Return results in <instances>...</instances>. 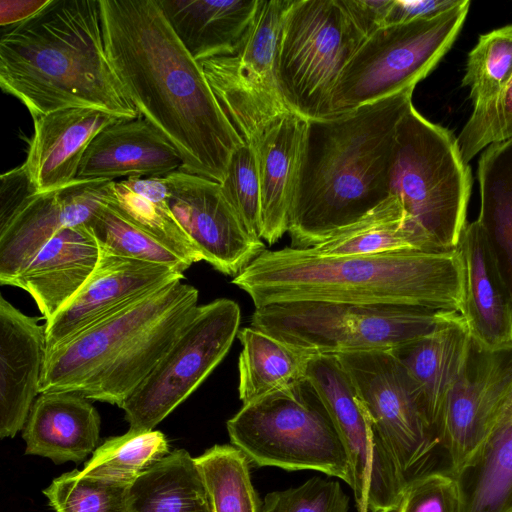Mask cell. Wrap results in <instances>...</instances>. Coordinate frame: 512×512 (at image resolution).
Wrapping results in <instances>:
<instances>
[{"label": "cell", "instance_id": "obj_6", "mask_svg": "<svg viewBox=\"0 0 512 512\" xmlns=\"http://www.w3.org/2000/svg\"><path fill=\"white\" fill-rule=\"evenodd\" d=\"M226 427L231 445L257 467L315 470L353 486L342 439L307 379L244 404Z\"/></svg>", "mask_w": 512, "mask_h": 512}, {"label": "cell", "instance_id": "obj_12", "mask_svg": "<svg viewBox=\"0 0 512 512\" xmlns=\"http://www.w3.org/2000/svg\"><path fill=\"white\" fill-rule=\"evenodd\" d=\"M291 2L258 0L236 53L199 62L229 122L254 149L273 124L292 113L275 73L280 31Z\"/></svg>", "mask_w": 512, "mask_h": 512}, {"label": "cell", "instance_id": "obj_15", "mask_svg": "<svg viewBox=\"0 0 512 512\" xmlns=\"http://www.w3.org/2000/svg\"><path fill=\"white\" fill-rule=\"evenodd\" d=\"M512 392V343L485 347L471 337L462 369L443 407L440 436L452 475L494 431Z\"/></svg>", "mask_w": 512, "mask_h": 512}, {"label": "cell", "instance_id": "obj_13", "mask_svg": "<svg viewBox=\"0 0 512 512\" xmlns=\"http://www.w3.org/2000/svg\"><path fill=\"white\" fill-rule=\"evenodd\" d=\"M239 305L227 298L197 307L152 372L120 408L131 430H154L211 374L239 331Z\"/></svg>", "mask_w": 512, "mask_h": 512}, {"label": "cell", "instance_id": "obj_34", "mask_svg": "<svg viewBox=\"0 0 512 512\" xmlns=\"http://www.w3.org/2000/svg\"><path fill=\"white\" fill-rule=\"evenodd\" d=\"M211 512H262L246 456L233 445H214L194 457Z\"/></svg>", "mask_w": 512, "mask_h": 512}, {"label": "cell", "instance_id": "obj_19", "mask_svg": "<svg viewBox=\"0 0 512 512\" xmlns=\"http://www.w3.org/2000/svg\"><path fill=\"white\" fill-rule=\"evenodd\" d=\"M47 355L45 324L0 296V438L23 430Z\"/></svg>", "mask_w": 512, "mask_h": 512}, {"label": "cell", "instance_id": "obj_33", "mask_svg": "<svg viewBox=\"0 0 512 512\" xmlns=\"http://www.w3.org/2000/svg\"><path fill=\"white\" fill-rule=\"evenodd\" d=\"M109 202L133 224L174 249L191 264L203 261L169 206L165 176L114 181Z\"/></svg>", "mask_w": 512, "mask_h": 512}, {"label": "cell", "instance_id": "obj_21", "mask_svg": "<svg viewBox=\"0 0 512 512\" xmlns=\"http://www.w3.org/2000/svg\"><path fill=\"white\" fill-rule=\"evenodd\" d=\"M119 120L122 119L86 107L61 109L33 119L34 133L23 164L36 194L74 181L90 142Z\"/></svg>", "mask_w": 512, "mask_h": 512}, {"label": "cell", "instance_id": "obj_11", "mask_svg": "<svg viewBox=\"0 0 512 512\" xmlns=\"http://www.w3.org/2000/svg\"><path fill=\"white\" fill-rule=\"evenodd\" d=\"M365 413L389 447L406 482L430 473L452 475L439 437L428 424L417 390L393 350L334 354Z\"/></svg>", "mask_w": 512, "mask_h": 512}, {"label": "cell", "instance_id": "obj_23", "mask_svg": "<svg viewBox=\"0 0 512 512\" xmlns=\"http://www.w3.org/2000/svg\"><path fill=\"white\" fill-rule=\"evenodd\" d=\"M99 258V245L87 225L58 231L9 283L26 291L46 321L80 290Z\"/></svg>", "mask_w": 512, "mask_h": 512}, {"label": "cell", "instance_id": "obj_36", "mask_svg": "<svg viewBox=\"0 0 512 512\" xmlns=\"http://www.w3.org/2000/svg\"><path fill=\"white\" fill-rule=\"evenodd\" d=\"M99 248L143 262L161 264L184 274L192 265L174 249L128 220L109 199L87 225Z\"/></svg>", "mask_w": 512, "mask_h": 512}, {"label": "cell", "instance_id": "obj_44", "mask_svg": "<svg viewBox=\"0 0 512 512\" xmlns=\"http://www.w3.org/2000/svg\"><path fill=\"white\" fill-rule=\"evenodd\" d=\"M340 3L353 25L366 39L385 26L393 0H340Z\"/></svg>", "mask_w": 512, "mask_h": 512}, {"label": "cell", "instance_id": "obj_18", "mask_svg": "<svg viewBox=\"0 0 512 512\" xmlns=\"http://www.w3.org/2000/svg\"><path fill=\"white\" fill-rule=\"evenodd\" d=\"M114 181L79 180L29 197L0 227V283H8L58 231L88 225Z\"/></svg>", "mask_w": 512, "mask_h": 512}, {"label": "cell", "instance_id": "obj_40", "mask_svg": "<svg viewBox=\"0 0 512 512\" xmlns=\"http://www.w3.org/2000/svg\"><path fill=\"white\" fill-rule=\"evenodd\" d=\"M220 185L247 229L260 237L261 191L253 147L244 143L233 152Z\"/></svg>", "mask_w": 512, "mask_h": 512}, {"label": "cell", "instance_id": "obj_25", "mask_svg": "<svg viewBox=\"0 0 512 512\" xmlns=\"http://www.w3.org/2000/svg\"><path fill=\"white\" fill-rule=\"evenodd\" d=\"M306 120L289 113L255 148L261 191L260 238L272 245L288 231Z\"/></svg>", "mask_w": 512, "mask_h": 512}, {"label": "cell", "instance_id": "obj_41", "mask_svg": "<svg viewBox=\"0 0 512 512\" xmlns=\"http://www.w3.org/2000/svg\"><path fill=\"white\" fill-rule=\"evenodd\" d=\"M349 496L336 480L313 477L298 487L268 493L262 512H348Z\"/></svg>", "mask_w": 512, "mask_h": 512}, {"label": "cell", "instance_id": "obj_17", "mask_svg": "<svg viewBox=\"0 0 512 512\" xmlns=\"http://www.w3.org/2000/svg\"><path fill=\"white\" fill-rule=\"evenodd\" d=\"M184 274L99 248L98 262L80 290L45 322L47 352Z\"/></svg>", "mask_w": 512, "mask_h": 512}, {"label": "cell", "instance_id": "obj_24", "mask_svg": "<svg viewBox=\"0 0 512 512\" xmlns=\"http://www.w3.org/2000/svg\"><path fill=\"white\" fill-rule=\"evenodd\" d=\"M101 419L89 399L74 393H41L22 430L25 454L55 464L83 461L97 448Z\"/></svg>", "mask_w": 512, "mask_h": 512}, {"label": "cell", "instance_id": "obj_16", "mask_svg": "<svg viewBox=\"0 0 512 512\" xmlns=\"http://www.w3.org/2000/svg\"><path fill=\"white\" fill-rule=\"evenodd\" d=\"M177 221L217 271L236 277L266 250L224 196L221 185L182 169L165 176Z\"/></svg>", "mask_w": 512, "mask_h": 512}, {"label": "cell", "instance_id": "obj_2", "mask_svg": "<svg viewBox=\"0 0 512 512\" xmlns=\"http://www.w3.org/2000/svg\"><path fill=\"white\" fill-rule=\"evenodd\" d=\"M414 89L306 122L290 210V247L312 249L390 195L398 124Z\"/></svg>", "mask_w": 512, "mask_h": 512}, {"label": "cell", "instance_id": "obj_22", "mask_svg": "<svg viewBox=\"0 0 512 512\" xmlns=\"http://www.w3.org/2000/svg\"><path fill=\"white\" fill-rule=\"evenodd\" d=\"M463 272L461 315L471 337L485 347L512 343V302L487 240L475 220L456 246Z\"/></svg>", "mask_w": 512, "mask_h": 512}, {"label": "cell", "instance_id": "obj_28", "mask_svg": "<svg viewBox=\"0 0 512 512\" xmlns=\"http://www.w3.org/2000/svg\"><path fill=\"white\" fill-rule=\"evenodd\" d=\"M310 250L323 256L439 251L409 218L399 198L392 194L362 218Z\"/></svg>", "mask_w": 512, "mask_h": 512}, {"label": "cell", "instance_id": "obj_31", "mask_svg": "<svg viewBox=\"0 0 512 512\" xmlns=\"http://www.w3.org/2000/svg\"><path fill=\"white\" fill-rule=\"evenodd\" d=\"M458 512H505L512 495V416L454 474Z\"/></svg>", "mask_w": 512, "mask_h": 512}, {"label": "cell", "instance_id": "obj_29", "mask_svg": "<svg viewBox=\"0 0 512 512\" xmlns=\"http://www.w3.org/2000/svg\"><path fill=\"white\" fill-rule=\"evenodd\" d=\"M478 222L512 302V138L486 147L478 162Z\"/></svg>", "mask_w": 512, "mask_h": 512}, {"label": "cell", "instance_id": "obj_1", "mask_svg": "<svg viewBox=\"0 0 512 512\" xmlns=\"http://www.w3.org/2000/svg\"><path fill=\"white\" fill-rule=\"evenodd\" d=\"M99 7L106 54L130 102L177 148L182 170L222 183L244 142L158 1L99 0Z\"/></svg>", "mask_w": 512, "mask_h": 512}, {"label": "cell", "instance_id": "obj_38", "mask_svg": "<svg viewBox=\"0 0 512 512\" xmlns=\"http://www.w3.org/2000/svg\"><path fill=\"white\" fill-rule=\"evenodd\" d=\"M512 77V24L480 35L468 53L462 85L473 106L497 95Z\"/></svg>", "mask_w": 512, "mask_h": 512}, {"label": "cell", "instance_id": "obj_20", "mask_svg": "<svg viewBox=\"0 0 512 512\" xmlns=\"http://www.w3.org/2000/svg\"><path fill=\"white\" fill-rule=\"evenodd\" d=\"M177 148L144 118L122 119L101 130L86 148L76 179L163 177L182 169Z\"/></svg>", "mask_w": 512, "mask_h": 512}, {"label": "cell", "instance_id": "obj_48", "mask_svg": "<svg viewBox=\"0 0 512 512\" xmlns=\"http://www.w3.org/2000/svg\"><path fill=\"white\" fill-rule=\"evenodd\" d=\"M505 512H512V495L507 503V506L505 508Z\"/></svg>", "mask_w": 512, "mask_h": 512}, {"label": "cell", "instance_id": "obj_4", "mask_svg": "<svg viewBox=\"0 0 512 512\" xmlns=\"http://www.w3.org/2000/svg\"><path fill=\"white\" fill-rule=\"evenodd\" d=\"M0 86L33 119L74 107L142 118L108 60L99 0H51L4 32Z\"/></svg>", "mask_w": 512, "mask_h": 512}, {"label": "cell", "instance_id": "obj_26", "mask_svg": "<svg viewBox=\"0 0 512 512\" xmlns=\"http://www.w3.org/2000/svg\"><path fill=\"white\" fill-rule=\"evenodd\" d=\"M470 340L462 319L393 349L411 377L424 416L440 441L444 402L462 369Z\"/></svg>", "mask_w": 512, "mask_h": 512}, {"label": "cell", "instance_id": "obj_5", "mask_svg": "<svg viewBox=\"0 0 512 512\" xmlns=\"http://www.w3.org/2000/svg\"><path fill=\"white\" fill-rule=\"evenodd\" d=\"M198 290L177 280L47 352L40 394L67 392L121 406L193 317Z\"/></svg>", "mask_w": 512, "mask_h": 512}, {"label": "cell", "instance_id": "obj_8", "mask_svg": "<svg viewBox=\"0 0 512 512\" xmlns=\"http://www.w3.org/2000/svg\"><path fill=\"white\" fill-rule=\"evenodd\" d=\"M460 313L409 306L295 301L256 307L250 324L316 354L393 350L462 320Z\"/></svg>", "mask_w": 512, "mask_h": 512}, {"label": "cell", "instance_id": "obj_27", "mask_svg": "<svg viewBox=\"0 0 512 512\" xmlns=\"http://www.w3.org/2000/svg\"><path fill=\"white\" fill-rule=\"evenodd\" d=\"M171 28L197 61L236 53L258 0H157Z\"/></svg>", "mask_w": 512, "mask_h": 512}, {"label": "cell", "instance_id": "obj_7", "mask_svg": "<svg viewBox=\"0 0 512 512\" xmlns=\"http://www.w3.org/2000/svg\"><path fill=\"white\" fill-rule=\"evenodd\" d=\"M472 182L457 138L412 104L396 131L390 193L439 251L456 249L467 224Z\"/></svg>", "mask_w": 512, "mask_h": 512}, {"label": "cell", "instance_id": "obj_14", "mask_svg": "<svg viewBox=\"0 0 512 512\" xmlns=\"http://www.w3.org/2000/svg\"><path fill=\"white\" fill-rule=\"evenodd\" d=\"M306 379L321 398L345 446L359 512H396L406 482L337 357L316 354Z\"/></svg>", "mask_w": 512, "mask_h": 512}, {"label": "cell", "instance_id": "obj_39", "mask_svg": "<svg viewBox=\"0 0 512 512\" xmlns=\"http://www.w3.org/2000/svg\"><path fill=\"white\" fill-rule=\"evenodd\" d=\"M456 138L467 164L489 145L512 138V77L492 99L473 106L470 118Z\"/></svg>", "mask_w": 512, "mask_h": 512}, {"label": "cell", "instance_id": "obj_47", "mask_svg": "<svg viewBox=\"0 0 512 512\" xmlns=\"http://www.w3.org/2000/svg\"><path fill=\"white\" fill-rule=\"evenodd\" d=\"M511 416H512V392L509 395V398H508V400H507V402H506V404H505V406H504V408L502 410V413H501V416L499 418L498 423L500 421L504 420V419H507V418L511 417Z\"/></svg>", "mask_w": 512, "mask_h": 512}, {"label": "cell", "instance_id": "obj_43", "mask_svg": "<svg viewBox=\"0 0 512 512\" xmlns=\"http://www.w3.org/2000/svg\"><path fill=\"white\" fill-rule=\"evenodd\" d=\"M36 194L25 165L22 164L1 175L0 227L5 225L19 207Z\"/></svg>", "mask_w": 512, "mask_h": 512}, {"label": "cell", "instance_id": "obj_46", "mask_svg": "<svg viewBox=\"0 0 512 512\" xmlns=\"http://www.w3.org/2000/svg\"><path fill=\"white\" fill-rule=\"evenodd\" d=\"M51 0H0V25H16L43 10Z\"/></svg>", "mask_w": 512, "mask_h": 512}, {"label": "cell", "instance_id": "obj_3", "mask_svg": "<svg viewBox=\"0 0 512 512\" xmlns=\"http://www.w3.org/2000/svg\"><path fill=\"white\" fill-rule=\"evenodd\" d=\"M232 283L254 307L295 301L409 306L461 314L463 272L450 251L323 256L310 249L265 250Z\"/></svg>", "mask_w": 512, "mask_h": 512}, {"label": "cell", "instance_id": "obj_10", "mask_svg": "<svg viewBox=\"0 0 512 512\" xmlns=\"http://www.w3.org/2000/svg\"><path fill=\"white\" fill-rule=\"evenodd\" d=\"M470 1L430 19L386 25L367 37L343 69L331 96V118L414 89L450 49Z\"/></svg>", "mask_w": 512, "mask_h": 512}, {"label": "cell", "instance_id": "obj_30", "mask_svg": "<svg viewBox=\"0 0 512 512\" xmlns=\"http://www.w3.org/2000/svg\"><path fill=\"white\" fill-rule=\"evenodd\" d=\"M239 399L243 405L306 379L316 353L283 342L252 326L239 329Z\"/></svg>", "mask_w": 512, "mask_h": 512}, {"label": "cell", "instance_id": "obj_32", "mask_svg": "<svg viewBox=\"0 0 512 512\" xmlns=\"http://www.w3.org/2000/svg\"><path fill=\"white\" fill-rule=\"evenodd\" d=\"M136 512H211L194 457L177 449L143 472L131 486Z\"/></svg>", "mask_w": 512, "mask_h": 512}, {"label": "cell", "instance_id": "obj_42", "mask_svg": "<svg viewBox=\"0 0 512 512\" xmlns=\"http://www.w3.org/2000/svg\"><path fill=\"white\" fill-rule=\"evenodd\" d=\"M458 489L453 475L430 473L411 482L396 512H458Z\"/></svg>", "mask_w": 512, "mask_h": 512}, {"label": "cell", "instance_id": "obj_35", "mask_svg": "<svg viewBox=\"0 0 512 512\" xmlns=\"http://www.w3.org/2000/svg\"><path fill=\"white\" fill-rule=\"evenodd\" d=\"M169 448L166 436L158 430L129 429L98 446L79 474L133 485L143 472L170 453Z\"/></svg>", "mask_w": 512, "mask_h": 512}, {"label": "cell", "instance_id": "obj_45", "mask_svg": "<svg viewBox=\"0 0 512 512\" xmlns=\"http://www.w3.org/2000/svg\"><path fill=\"white\" fill-rule=\"evenodd\" d=\"M463 0H393L385 26L437 17Z\"/></svg>", "mask_w": 512, "mask_h": 512}, {"label": "cell", "instance_id": "obj_37", "mask_svg": "<svg viewBox=\"0 0 512 512\" xmlns=\"http://www.w3.org/2000/svg\"><path fill=\"white\" fill-rule=\"evenodd\" d=\"M131 486L84 477L73 469L53 479L43 494L54 512H136Z\"/></svg>", "mask_w": 512, "mask_h": 512}, {"label": "cell", "instance_id": "obj_9", "mask_svg": "<svg viewBox=\"0 0 512 512\" xmlns=\"http://www.w3.org/2000/svg\"><path fill=\"white\" fill-rule=\"evenodd\" d=\"M365 40L340 0H297L281 27L275 73L289 110L305 119L331 118V96Z\"/></svg>", "mask_w": 512, "mask_h": 512}]
</instances>
